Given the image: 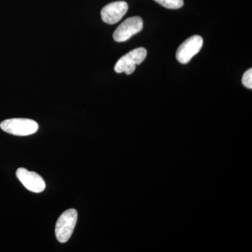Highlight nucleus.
<instances>
[{"mask_svg":"<svg viewBox=\"0 0 252 252\" xmlns=\"http://www.w3.org/2000/svg\"><path fill=\"white\" fill-rule=\"evenodd\" d=\"M147 54V50L143 47L132 50L118 61L114 70L117 73L125 72L130 75L135 72L136 65H139L145 60Z\"/></svg>","mask_w":252,"mask_h":252,"instance_id":"3","label":"nucleus"},{"mask_svg":"<svg viewBox=\"0 0 252 252\" xmlns=\"http://www.w3.org/2000/svg\"><path fill=\"white\" fill-rule=\"evenodd\" d=\"M203 45V39L199 35H193L182 43L177 50L176 58L182 64H187L195 55L198 54Z\"/></svg>","mask_w":252,"mask_h":252,"instance_id":"5","label":"nucleus"},{"mask_svg":"<svg viewBox=\"0 0 252 252\" xmlns=\"http://www.w3.org/2000/svg\"><path fill=\"white\" fill-rule=\"evenodd\" d=\"M143 29V20L140 16L127 18L117 28L113 38L117 42H124Z\"/></svg>","mask_w":252,"mask_h":252,"instance_id":"4","label":"nucleus"},{"mask_svg":"<svg viewBox=\"0 0 252 252\" xmlns=\"http://www.w3.org/2000/svg\"><path fill=\"white\" fill-rule=\"evenodd\" d=\"M163 7L170 9H177L184 6L183 0H154Z\"/></svg>","mask_w":252,"mask_h":252,"instance_id":"8","label":"nucleus"},{"mask_svg":"<svg viewBox=\"0 0 252 252\" xmlns=\"http://www.w3.org/2000/svg\"><path fill=\"white\" fill-rule=\"evenodd\" d=\"M16 176L28 190L34 193H41L46 188V184L40 175L34 172L28 171L27 169L18 168Z\"/></svg>","mask_w":252,"mask_h":252,"instance_id":"6","label":"nucleus"},{"mask_svg":"<svg viewBox=\"0 0 252 252\" xmlns=\"http://www.w3.org/2000/svg\"><path fill=\"white\" fill-rule=\"evenodd\" d=\"M242 83L245 87L249 89H252V69H249L243 74Z\"/></svg>","mask_w":252,"mask_h":252,"instance_id":"9","label":"nucleus"},{"mask_svg":"<svg viewBox=\"0 0 252 252\" xmlns=\"http://www.w3.org/2000/svg\"><path fill=\"white\" fill-rule=\"evenodd\" d=\"M127 9L128 5L126 1H114L104 6L101 11V17L107 24H116L125 16Z\"/></svg>","mask_w":252,"mask_h":252,"instance_id":"7","label":"nucleus"},{"mask_svg":"<svg viewBox=\"0 0 252 252\" xmlns=\"http://www.w3.org/2000/svg\"><path fill=\"white\" fill-rule=\"evenodd\" d=\"M0 127L4 132L17 136L32 135L39 128L37 123L28 119H7L1 123Z\"/></svg>","mask_w":252,"mask_h":252,"instance_id":"2","label":"nucleus"},{"mask_svg":"<svg viewBox=\"0 0 252 252\" xmlns=\"http://www.w3.org/2000/svg\"><path fill=\"white\" fill-rule=\"evenodd\" d=\"M78 214L74 209L63 212L56 222L55 233L60 243H67L72 236L77 221Z\"/></svg>","mask_w":252,"mask_h":252,"instance_id":"1","label":"nucleus"}]
</instances>
